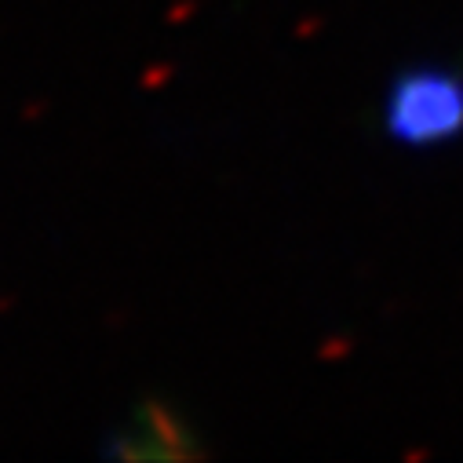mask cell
Listing matches in <instances>:
<instances>
[{"label":"cell","mask_w":463,"mask_h":463,"mask_svg":"<svg viewBox=\"0 0 463 463\" xmlns=\"http://www.w3.org/2000/svg\"><path fill=\"white\" fill-rule=\"evenodd\" d=\"M463 132V77L409 70L387 95V136L405 146H438Z\"/></svg>","instance_id":"obj_1"}]
</instances>
